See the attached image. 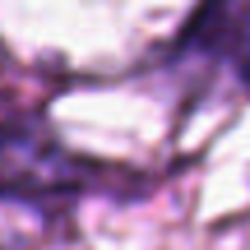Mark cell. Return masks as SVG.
<instances>
[{"mask_svg": "<svg viewBox=\"0 0 250 250\" xmlns=\"http://www.w3.org/2000/svg\"><path fill=\"white\" fill-rule=\"evenodd\" d=\"M61 227L56 199L23 195V190H0V250H37L51 241Z\"/></svg>", "mask_w": 250, "mask_h": 250, "instance_id": "3957f363", "label": "cell"}, {"mask_svg": "<svg viewBox=\"0 0 250 250\" xmlns=\"http://www.w3.org/2000/svg\"><path fill=\"white\" fill-rule=\"evenodd\" d=\"M121 181L130 176L70 153L37 116L0 125V190L56 199V195H83V190H111Z\"/></svg>", "mask_w": 250, "mask_h": 250, "instance_id": "6da1fadb", "label": "cell"}, {"mask_svg": "<svg viewBox=\"0 0 250 250\" xmlns=\"http://www.w3.org/2000/svg\"><path fill=\"white\" fill-rule=\"evenodd\" d=\"M176 61H199L208 70L227 65L250 93V0H199L176 42Z\"/></svg>", "mask_w": 250, "mask_h": 250, "instance_id": "7a4b0ae2", "label": "cell"}]
</instances>
